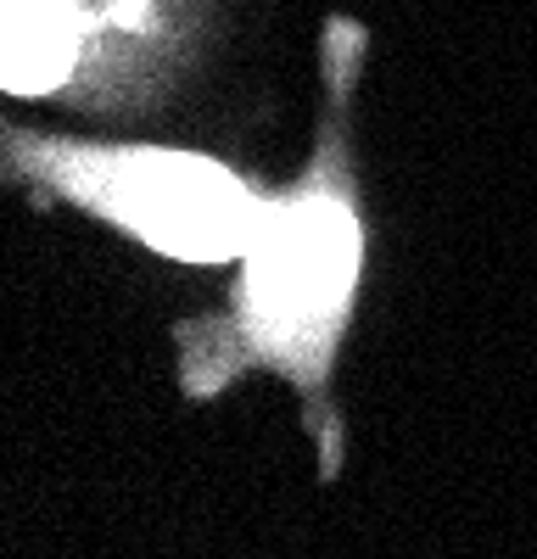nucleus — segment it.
Wrapping results in <instances>:
<instances>
[{
    "label": "nucleus",
    "mask_w": 537,
    "mask_h": 559,
    "mask_svg": "<svg viewBox=\"0 0 537 559\" xmlns=\"http://www.w3.org/2000/svg\"><path fill=\"white\" fill-rule=\"evenodd\" d=\"M370 28L325 17L320 34V129L302 174L268 191L224 308L174 324V376L186 403H213L241 376H281L302 403V431L320 453V481L347 464V419L336 408V358L358 319L370 263L365 179L353 146L358 79Z\"/></svg>",
    "instance_id": "nucleus-1"
},
{
    "label": "nucleus",
    "mask_w": 537,
    "mask_h": 559,
    "mask_svg": "<svg viewBox=\"0 0 537 559\" xmlns=\"http://www.w3.org/2000/svg\"><path fill=\"white\" fill-rule=\"evenodd\" d=\"M0 185L28 191L39 213L73 207L174 263H236L263 218L268 185L224 157L152 140L45 134L0 118Z\"/></svg>",
    "instance_id": "nucleus-2"
},
{
    "label": "nucleus",
    "mask_w": 537,
    "mask_h": 559,
    "mask_svg": "<svg viewBox=\"0 0 537 559\" xmlns=\"http://www.w3.org/2000/svg\"><path fill=\"white\" fill-rule=\"evenodd\" d=\"M213 0H0V90L146 112L191 73Z\"/></svg>",
    "instance_id": "nucleus-3"
}]
</instances>
